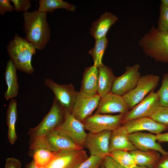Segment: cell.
<instances>
[{"mask_svg": "<svg viewBox=\"0 0 168 168\" xmlns=\"http://www.w3.org/2000/svg\"><path fill=\"white\" fill-rule=\"evenodd\" d=\"M103 163L105 168H124L109 155L105 157Z\"/></svg>", "mask_w": 168, "mask_h": 168, "instance_id": "35", "label": "cell"}, {"mask_svg": "<svg viewBox=\"0 0 168 168\" xmlns=\"http://www.w3.org/2000/svg\"><path fill=\"white\" fill-rule=\"evenodd\" d=\"M106 156L102 155H90L77 168H98L103 163Z\"/></svg>", "mask_w": 168, "mask_h": 168, "instance_id": "32", "label": "cell"}, {"mask_svg": "<svg viewBox=\"0 0 168 168\" xmlns=\"http://www.w3.org/2000/svg\"><path fill=\"white\" fill-rule=\"evenodd\" d=\"M157 92L160 106L168 107V72L163 75L161 86Z\"/></svg>", "mask_w": 168, "mask_h": 168, "instance_id": "29", "label": "cell"}, {"mask_svg": "<svg viewBox=\"0 0 168 168\" xmlns=\"http://www.w3.org/2000/svg\"><path fill=\"white\" fill-rule=\"evenodd\" d=\"M14 4V10L16 12H27L31 6L30 0H10Z\"/></svg>", "mask_w": 168, "mask_h": 168, "instance_id": "33", "label": "cell"}, {"mask_svg": "<svg viewBox=\"0 0 168 168\" xmlns=\"http://www.w3.org/2000/svg\"><path fill=\"white\" fill-rule=\"evenodd\" d=\"M98 84L97 94L101 97L111 92L115 76L112 70L102 64L98 67Z\"/></svg>", "mask_w": 168, "mask_h": 168, "instance_id": "22", "label": "cell"}, {"mask_svg": "<svg viewBox=\"0 0 168 168\" xmlns=\"http://www.w3.org/2000/svg\"><path fill=\"white\" fill-rule=\"evenodd\" d=\"M157 141L159 142H168V132L156 135Z\"/></svg>", "mask_w": 168, "mask_h": 168, "instance_id": "38", "label": "cell"}, {"mask_svg": "<svg viewBox=\"0 0 168 168\" xmlns=\"http://www.w3.org/2000/svg\"><path fill=\"white\" fill-rule=\"evenodd\" d=\"M159 106L158 95L153 90L124 115L122 125L132 119L150 117Z\"/></svg>", "mask_w": 168, "mask_h": 168, "instance_id": "10", "label": "cell"}, {"mask_svg": "<svg viewBox=\"0 0 168 168\" xmlns=\"http://www.w3.org/2000/svg\"><path fill=\"white\" fill-rule=\"evenodd\" d=\"M140 68L138 64L126 66L124 73L115 77L111 92L122 96L133 89L141 77Z\"/></svg>", "mask_w": 168, "mask_h": 168, "instance_id": "12", "label": "cell"}, {"mask_svg": "<svg viewBox=\"0 0 168 168\" xmlns=\"http://www.w3.org/2000/svg\"><path fill=\"white\" fill-rule=\"evenodd\" d=\"M14 10L9 0H0V15L3 16L7 12H12Z\"/></svg>", "mask_w": 168, "mask_h": 168, "instance_id": "34", "label": "cell"}, {"mask_svg": "<svg viewBox=\"0 0 168 168\" xmlns=\"http://www.w3.org/2000/svg\"><path fill=\"white\" fill-rule=\"evenodd\" d=\"M160 77L153 74L141 76L136 86L123 96L129 110L143 100L157 86Z\"/></svg>", "mask_w": 168, "mask_h": 168, "instance_id": "5", "label": "cell"}, {"mask_svg": "<svg viewBox=\"0 0 168 168\" xmlns=\"http://www.w3.org/2000/svg\"><path fill=\"white\" fill-rule=\"evenodd\" d=\"M133 168H151L145 166H142L136 165L135 167Z\"/></svg>", "mask_w": 168, "mask_h": 168, "instance_id": "41", "label": "cell"}, {"mask_svg": "<svg viewBox=\"0 0 168 168\" xmlns=\"http://www.w3.org/2000/svg\"><path fill=\"white\" fill-rule=\"evenodd\" d=\"M118 20L119 18L111 12H104L92 22L90 29L91 35L95 40L106 37L110 27Z\"/></svg>", "mask_w": 168, "mask_h": 168, "instance_id": "18", "label": "cell"}, {"mask_svg": "<svg viewBox=\"0 0 168 168\" xmlns=\"http://www.w3.org/2000/svg\"><path fill=\"white\" fill-rule=\"evenodd\" d=\"M153 168H168V154L162 155Z\"/></svg>", "mask_w": 168, "mask_h": 168, "instance_id": "37", "label": "cell"}, {"mask_svg": "<svg viewBox=\"0 0 168 168\" xmlns=\"http://www.w3.org/2000/svg\"><path fill=\"white\" fill-rule=\"evenodd\" d=\"M47 16V13L36 10L23 13L25 38L38 50L44 49L50 38V30Z\"/></svg>", "mask_w": 168, "mask_h": 168, "instance_id": "1", "label": "cell"}, {"mask_svg": "<svg viewBox=\"0 0 168 168\" xmlns=\"http://www.w3.org/2000/svg\"><path fill=\"white\" fill-rule=\"evenodd\" d=\"M98 168H105L104 166L103 163H102V165H101Z\"/></svg>", "mask_w": 168, "mask_h": 168, "instance_id": "42", "label": "cell"}, {"mask_svg": "<svg viewBox=\"0 0 168 168\" xmlns=\"http://www.w3.org/2000/svg\"><path fill=\"white\" fill-rule=\"evenodd\" d=\"M161 3L168 7V0H162Z\"/></svg>", "mask_w": 168, "mask_h": 168, "instance_id": "40", "label": "cell"}, {"mask_svg": "<svg viewBox=\"0 0 168 168\" xmlns=\"http://www.w3.org/2000/svg\"><path fill=\"white\" fill-rule=\"evenodd\" d=\"M39 148L47 149L54 152L63 150L83 149L76 145L67 135L56 129L46 135L30 150Z\"/></svg>", "mask_w": 168, "mask_h": 168, "instance_id": "7", "label": "cell"}, {"mask_svg": "<svg viewBox=\"0 0 168 168\" xmlns=\"http://www.w3.org/2000/svg\"><path fill=\"white\" fill-rule=\"evenodd\" d=\"M124 168H133L136 166L130 152L127 151L116 150L109 155Z\"/></svg>", "mask_w": 168, "mask_h": 168, "instance_id": "28", "label": "cell"}, {"mask_svg": "<svg viewBox=\"0 0 168 168\" xmlns=\"http://www.w3.org/2000/svg\"><path fill=\"white\" fill-rule=\"evenodd\" d=\"M128 134L121 125L113 131L110 136L109 152L116 150L129 152L137 149L129 140Z\"/></svg>", "mask_w": 168, "mask_h": 168, "instance_id": "20", "label": "cell"}, {"mask_svg": "<svg viewBox=\"0 0 168 168\" xmlns=\"http://www.w3.org/2000/svg\"><path fill=\"white\" fill-rule=\"evenodd\" d=\"M55 153L47 149L39 148L30 150V155L37 166L46 167L54 159Z\"/></svg>", "mask_w": 168, "mask_h": 168, "instance_id": "26", "label": "cell"}, {"mask_svg": "<svg viewBox=\"0 0 168 168\" xmlns=\"http://www.w3.org/2000/svg\"><path fill=\"white\" fill-rule=\"evenodd\" d=\"M150 117L156 122L168 127V107L159 106Z\"/></svg>", "mask_w": 168, "mask_h": 168, "instance_id": "31", "label": "cell"}, {"mask_svg": "<svg viewBox=\"0 0 168 168\" xmlns=\"http://www.w3.org/2000/svg\"><path fill=\"white\" fill-rule=\"evenodd\" d=\"M89 156L83 149L63 150L55 153L46 168H77Z\"/></svg>", "mask_w": 168, "mask_h": 168, "instance_id": "11", "label": "cell"}, {"mask_svg": "<svg viewBox=\"0 0 168 168\" xmlns=\"http://www.w3.org/2000/svg\"><path fill=\"white\" fill-rule=\"evenodd\" d=\"M64 120V111L54 97L50 110L40 122L35 127L30 128L27 134L30 138V149L55 130Z\"/></svg>", "mask_w": 168, "mask_h": 168, "instance_id": "4", "label": "cell"}, {"mask_svg": "<svg viewBox=\"0 0 168 168\" xmlns=\"http://www.w3.org/2000/svg\"><path fill=\"white\" fill-rule=\"evenodd\" d=\"M21 164L17 159L8 157L6 159L5 168H21Z\"/></svg>", "mask_w": 168, "mask_h": 168, "instance_id": "36", "label": "cell"}, {"mask_svg": "<svg viewBox=\"0 0 168 168\" xmlns=\"http://www.w3.org/2000/svg\"><path fill=\"white\" fill-rule=\"evenodd\" d=\"M16 70L12 60L9 59L7 63L4 73L7 88L4 94V97L7 100L16 97L18 92L19 86Z\"/></svg>", "mask_w": 168, "mask_h": 168, "instance_id": "21", "label": "cell"}, {"mask_svg": "<svg viewBox=\"0 0 168 168\" xmlns=\"http://www.w3.org/2000/svg\"><path fill=\"white\" fill-rule=\"evenodd\" d=\"M44 84L52 91L64 111L71 113L76 97V91L72 84H58L49 78L45 79Z\"/></svg>", "mask_w": 168, "mask_h": 168, "instance_id": "8", "label": "cell"}, {"mask_svg": "<svg viewBox=\"0 0 168 168\" xmlns=\"http://www.w3.org/2000/svg\"><path fill=\"white\" fill-rule=\"evenodd\" d=\"M129 110L122 96L110 92L100 97L94 114H111L119 113L125 115Z\"/></svg>", "mask_w": 168, "mask_h": 168, "instance_id": "15", "label": "cell"}, {"mask_svg": "<svg viewBox=\"0 0 168 168\" xmlns=\"http://www.w3.org/2000/svg\"><path fill=\"white\" fill-rule=\"evenodd\" d=\"M25 168H46L44 167H40L37 166L35 163L34 161H32L26 164L25 166Z\"/></svg>", "mask_w": 168, "mask_h": 168, "instance_id": "39", "label": "cell"}, {"mask_svg": "<svg viewBox=\"0 0 168 168\" xmlns=\"http://www.w3.org/2000/svg\"><path fill=\"white\" fill-rule=\"evenodd\" d=\"M128 138L137 149L142 151L154 150L162 155L168 154L157 141L156 135L151 133L137 132L129 134Z\"/></svg>", "mask_w": 168, "mask_h": 168, "instance_id": "17", "label": "cell"}, {"mask_svg": "<svg viewBox=\"0 0 168 168\" xmlns=\"http://www.w3.org/2000/svg\"><path fill=\"white\" fill-rule=\"evenodd\" d=\"M129 152L136 165L151 168L155 166L160 157L159 152L154 150L136 149Z\"/></svg>", "mask_w": 168, "mask_h": 168, "instance_id": "23", "label": "cell"}, {"mask_svg": "<svg viewBox=\"0 0 168 168\" xmlns=\"http://www.w3.org/2000/svg\"><path fill=\"white\" fill-rule=\"evenodd\" d=\"M122 125L128 134L146 131L157 135L168 130V127L156 122L150 117L132 119L124 123Z\"/></svg>", "mask_w": 168, "mask_h": 168, "instance_id": "16", "label": "cell"}, {"mask_svg": "<svg viewBox=\"0 0 168 168\" xmlns=\"http://www.w3.org/2000/svg\"><path fill=\"white\" fill-rule=\"evenodd\" d=\"M100 97L97 94L93 96H87L76 91V99L71 114L76 119L82 122L92 115L97 108Z\"/></svg>", "mask_w": 168, "mask_h": 168, "instance_id": "13", "label": "cell"}, {"mask_svg": "<svg viewBox=\"0 0 168 168\" xmlns=\"http://www.w3.org/2000/svg\"><path fill=\"white\" fill-rule=\"evenodd\" d=\"M156 29L160 32L168 33V7L161 3Z\"/></svg>", "mask_w": 168, "mask_h": 168, "instance_id": "30", "label": "cell"}, {"mask_svg": "<svg viewBox=\"0 0 168 168\" xmlns=\"http://www.w3.org/2000/svg\"><path fill=\"white\" fill-rule=\"evenodd\" d=\"M112 132L108 130L97 133L89 132L85 141L84 148L89 150L91 155H109Z\"/></svg>", "mask_w": 168, "mask_h": 168, "instance_id": "14", "label": "cell"}, {"mask_svg": "<svg viewBox=\"0 0 168 168\" xmlns=\"http://www.w3.org/2000/svg\"><path fill=\"white\" fill-rule=\"evenodd\" d=\"M95 40L94 47L88 51V53L93 58V65L98 67L103 64L102 57L108 46L109 40L106 36Z\"/></svg>", "mask_w": 168, "mask_h": 168, "instance_id": "27", "label": "cell"}, {"mask_svg": "<svg viewBox=\"0 0 168 168\" xmlns=\"http://www.w3.org/2000/svg\"><path fill=\"white\" fill-rule=\"evenodd\" d=\"M98 78V67L93 65L86 68L83 74L79 92L87 96L97 94Z\"/></svg>", "mask_w": 168, "mask_h": 168, "instance_id": "19", "label": "cell"}, {"mask_svg": "<svg viewBox=\"0 0 168 168\" xmlns=\"http://www.w3.org/2000/svg\"><path fill=\"white\" fill-rule=\"evenodd\" d=\"M124 115L94 114L82 122L85 130L89 132L97 133L105 130L112 131L122 125Z\"/></svg>", "mask_w": 168, "mask_h": 168, "instance_id": "6", "label": "cell"}, {"mask_svg": "<svg viewBox=\"0 0 168 168\" xmlns=\"http://www.w3.org/2000/svg\"><path fill=\"white\" fill-rule=\"evenodd\" d=\"M6 49L17 70L27 74H33L34 69L31 60L36 49L32 43L16 34L9 41Z\"/></svg>", "mask_w": 168, "mask_h": 168, "instance_id": "2", "label": "cell"}, {"mask_svg": "<svg viewBox=\"0 0 168 168\" xmlns=\"http://www.w3.org/2000/svg\"><path fill=\"white\" fill-rule=\"evenodd\" d=\"M17 115V101L12 99L9 103L6 113L8 138L9 143L12 145L14 144L17 139L15 128Z\"/></svg>", "mask_w": 168, "mask_h": 168, "instance_id": "24", "label": "cell"}, {"mask_svg": "<svg viewBox=\"0 0 168 168\" xmlns=\"http://www.w3.org/2000/svg\"><path fill=\"white\" fill-rule=\"evenodd\" d=\"M38 11L53 13L58 9H64L69 11L74 12L76 7L74 5L62 0H40Z\"/></svg>", "mask_w": 168, "mask_h": 168, "instance_id": "25", "label": "cell"}, {"mask_svg": "<svg viewBox=\"0 0 168 168\" xmlns=\"http://www.w3.org/2000/svg\"><path fill=\"white\" fill-rule=\"evenodd\" d=\"M55 129L67 135L76 145L84 149L87 133L82 122L76 119L71 113L64 111V121Z\"/></svg>", "mask_w": 168, "mask_h": 168, "instance_id": "9", "label": "cell"}, {"mask_svg": "<svg viewBox=\"0 0 168 168\" xmlns=\"http://www.w3.org/2000/svg\"><path fill=\"white\" fill-rule=\"evenodd\" d=\"M138 44L146 55L156 62L168 63V33L160 32L152 26Z\"/></svg>", "mask_w": 168, "mask_h": 168, "instance_id": "3", "label": "cell"}]
</instances>
